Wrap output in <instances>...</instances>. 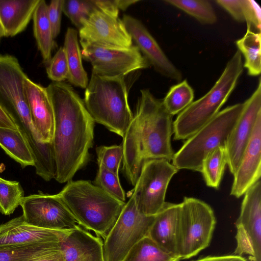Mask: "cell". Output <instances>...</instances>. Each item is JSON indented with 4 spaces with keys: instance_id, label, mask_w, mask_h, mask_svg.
<instances>
[{
    "instance_id": "cell-38",
    "label": "cell",
    "mask_w": 261,
    "mask_h": 261,
    "mask_svg": "<svg viewBox=\"0 0 261 261\" xmlns=\"http://www.w3.org/2000/svg\"><path fill=\"white\" fill-rule=\"evenodd\" d=\"M63 3L64 0H53L48 5V17L54 39H55L60 32Z\"/></svg>"
},
{
    "instance_id": "cell-37",
    "label": "cell",
    "mask_w": 261,
    "mask_h": 261,
    "mask_svg": "<svg viewBox=\"0 0 261 261\" xmlns=\"http://www.w3.org/2000/svg\"><path fill=\"white\" fill-rule=\"evenodd\" d=\"M236 21H245L246 0H217L215 1Z\"/></svg>"
},
{
    "instance_id": "cell-16",
    "label": "cell",
    "mask_w": 261,
    "mask_h": 261,
    "mask_svg": "<svg viewBox=\"0 0 261 261\" xmlns=\"http://www.w3.org/2000/svg\"><path fill=\"white\" fill-rule=\"evenodd\" d=\"M122 20L135 45L155 70L167 78L180 82L181 72L169 59L145 25L129 15H124Z\"/></svg>"
},
{
    "instance_id": "cell-11",
    "label": "cell",
    "mask_w": 261,
    "mask_h": 261,
    "mask_svg": "<svg viewBox=\"0 0 261 261\" xmlns=\"http://www.w3.org/2000/svg\"><path fill=\"white\" fill-rule=\"evenodd\" d=\"M82 57L91 63L92 72L105 77L124 76L150 65L133 45L127 48H112L81 43Z\"/></svg>"
},
{
    "instance_id": "cell-33",
    "label": "cell",
    "mask_w": 261,
    "mask_h": 261,
    "mask_svg": "<svg viewBox=\"0 0 261 261\" xmlns=\"http://www.w3.org/2000/svg\"><path fill=\"white\" fill-rule=\"evenodd\" d=\"M98 170L93 184L116 199L125 202V193L117 175L97 162Z\"/></svg>"
},
{
    "instance_id": "cell-40",
    "label": "cell",
    "mask_w": 261,
    "mask_h": 261,
    "mask_svg": "<svg viewBox=\"0 0 261 261\" xmlns=\"http://www.w3.org/2000/svg\"><path fill=\"white\" fill-rule=\"evenodd\" d=\"M96 8L107 13L118 16L119 9L117 0H93Z\"/></svg>"
},
{
    "instance_id": "cell-1",
    "label": "cell",
    "mask_w": 261,
    "mask_h": 261,
    "mask_svg": "<svg viewBox=\"0 0 261 261\" xmlns=\"http://www.w3.org/2000/svg\"><path fill=\"white\" fill-rule=\"evenodd\" d=\"M55 119L53 146L59 183L71 180L90 160L95 121L84 100L64 82H52L46 88Z\"/></svg>"
},
{
    "instance_id": "cell-27",
    "label": "cell",
    "mask_w": 261,
    "mask_h": 261,
    "mask_svg": "<svg viewBox=\"0 0 261 261\" xmlns=\"http://www.w3.org/2000/svg\"><path fill=\"white\" fill-rule=\"evenodd\" d=\"M60 249V243L33 244L0 248V261H31Z\"/></svg>"
},
{
    "instance_id": "cell-36",
    "label": "cell",
    "mask_w": 261,
    "mask_h": 261,
    "mask_svg": "<svg viewBox=\"0 0 261 261\" xmlns=\"http://www.w3.org/2000/svg\"><path fill=\"white\" fill-rule=\"evenodd\" d=\"M46 72L54 82H62L68 77V68L63 47H61L47 63Z\"/></svg>"
},
{
    "instance_id": "cell-23",
    "label": "cell",
    "mask_w": 261,
    "mask_h": 261,
    "mask_svg": "<svg viewBox=\"0 0 261 261\" xmlns=\"http://www.w3.org/2000/svg\"><path fill=\"white\" fill-rule=\"evenodd\" d=\"M77 31L68 28L64 46L68 68V81L73 85L86 88L89 83L87 73L82 64V57L77 38Z\"/></svg>"
},
{
    "instance_id": "cell-10",
    "label": "cell",
    "mask_w": 261,
    "mask_h": 261,
    "mask_svg": "<svg viewBox=\"0 0 261 261\" xmlns=\"http://www.w3.org/2000/svg\"><path fill=\"white\" fill-rule=\"evenodd\" d=\"M177 171L164 159L149 160L143 164L132 193L140 213L155 216L161 210L169 184Z\"/></svg>"
},
{
    "instance_id": "cell-25",
    "label": "cell",
    "mask_w": 261,
    "mask_h": 261,
    "mask_svg": "<svg viewBox=\"0 0 261 261\" xmlns=\"http://www.w3.org/2000/svg\"><path fill=\"white\" fill-rule=\"evenodd\" d=\"M48 5L44 0H40L33 16L34 35L37 46L44 62L48 63L51 58L54 47V39L48 17Z\"/></svg>"
},
{
    "instance_id": "cell-19",
    "label": "cell",
    "mask_w": 261,
    "mask_h": 261,
    "mask_svg": "<svg viewBox=\"0 0 261 261\" xmlns=\"http://www.w3.org/2000/svg\"><path fill=\"white\" fill-rule=\"evenodd\" d=\"M25 97L34 125L43 143H52L55 128L53 108L46 88L27 76L24 82Z\"/></svg>"
},
{
    "instance_id": "cell-39",
    "label": "cell",
    "mask_w": 261,
    "mask_h": 261,
    "mask_svg": "<svg viewBox=\"0 0 261 261\" xmlns=\"http://www.w3.org/2000/svg\"><path fill=\"white\" fill-rule=\"evenodd\" d=\"M247 29L254 32H260L261 10L259 5L252 0H247V12L246 18Z\"/></svg>"
},
{
    "instance_id": "cell-20",
    "label": "cell",
    "mask_w": 261,
    "mask_h": 261,
    "mask_svg": "<svg viewBox=\"0 0 261 261\" xmlns=\"http://www.w3.org/2000/svg\"><path fill=\"white\" fill-rule=\"evenodd\" d=\"M103 242L79 225L60 243L64 261H104Z\"/></svg>"
},
{
    "instance_id": "cell-45",
    "label": "cell",
    "mask_w": 261,
    "mask_h": 261,
    "mask_svg": "<svg viewBox=\"0 0 261 261\" xmlns=\"http://www.w3.org/2000/svg\"><path fill=\"white\" fill-rule=\"evenodd\" d=\"M4 36V32H3V29L2 28V26L0 24V39Z\"/></svg>"
},
{
    "instance_id": "cell-44",
    "label": "cell",
    "mask_w": 261,
    "mask_h": 261,
    "mask_svg": "<svg viewBox=\"0 0 261 261\" xmlns=\"http://www.w3.org/2000/svg\"><path fill=\"white\" fill-rule=\"evenodd\" d=\"M119 9L125 10L130 5L139 2L138 0H117Z\"/></svg>"
},
{
    "instance_id": "cell-9",
    "label": "cell",
    "mask_w": 261,
    "mask_h": 261,
    "mask_svg": "<svg viewBox=\"0 0 261 261\" xmlns=\"http://www.w3.org/2000/svg\"><path fill=\"white\" fill-rule=\"evenodd\" d=\"M27 77L16 57L0 54V106L30 135L36 128L25 97L24 82Z\"/></svg>"
},
{
    "instance_id": "cell-8",
    "label": "cell",
    "mask_w": 261,
    "mask_h": 261,
    "mask_svg": "<svg viewBox=\"0 0 261 261\" xmlns=\"http://www.w3.org/2000/svg\"><path fill=\"white\" fill-rule=\"evenodd\" d=\"M154 217L144 215L138 211L132 193L104 239V261H122L139 241L148 236Z\"/></svg>"
},
{
    "instance_id": "cell-2",
    "label": "cell",
    "mask_w": 261,
    "mask_h": 261,
    "mask_svg": "<svg viewBox=\"0 0 261 261\" xmlns=\"http://www.w3.org/2000/svg\"><path fill=\"white\" fill-rule=\"evenodd\" d=\"M172 118L165 110L162 99L155 97L149 89L140 90L133 119L121 143L122 170L132 185L135 186L145 161L172 160Z\"/></svg>"
},
{
    "instance_id": "cell-29",
    "label": "cell",
    "mask_w": 261,
    "mask_h": 261,
    "mask_svg": "<svg viewBox=\"0 0 261 261\" xmlns=\"http://www.w3.org/2000/svg\"><path fill=\"white\" fill-rule=\"evenodd\" d=\"M177 257L162 250L148 236L139 241L122 261H179Z\"/></svg>"
},
{
    "instance_id": "cell-22",
    "label": "cell",
    "mask_w": 261,
    "mask_h": 261,
    "mask_svg": "<svg viewBox=\"0 0 261 261\" xmlns=\"http://www.w3.org/2000/svg\"><path fill=\"white\" fill-rule=\"evenodd\" d=\"M40 0H0V24L4 36L22 32L33 18Z\"/></svg>"
},
{
    "instance_id": "cell-41",
    "label": "cell",
    "mask_w": 261,
    "mask_h": 261,
    "mask_svg": "<svg viewBox=\"0 0 261 261\" xmlns=\"http://www.w3.org/2000/svg\"><path fill=\"white\" fill-rule=\"evenodd\" d=\"M0 127L19 129L15 120L0 106Z\"/></svg>"
},
{
    "instance_id": "cell-7",
    "label": "cell",
    "mask_w": 261,
    "mask_h": 261,
    "mask_svg": "<svg viewBox=\"0 0 261 261\" xmlns=\"http://www.w3.org/2000/svg\"><path fill=\"white\" fill-rule=\"evenodd\" d=\"M180 205L175 241L176 255L183 259L209 246L216 220L212 207L200 199L185 197Z\"/></svg>"
},
{
    "instance_id": "cell-13",
    "label": "cell",
    "mask_w": 261,
    "mask_h": 261,
    "mask_svg": "<svg viewBox=\"0 0 261 261\" xmlns=\"http://www.w3.org/2000/svg\"><path fill=\"white\" fill-rule=\"evenodd\" d=\"M20 206L25 222L35 227L72 230L79 225L59 194L40 193L24 197Z\"/></svg>"
},
{
    "instance_id": "cell-5",
    "label": "cell",
    "mask_w": 261,
    "mask_h": 261,
    "mask_svg": "<svg viewBox=\"0 0 261 261\" xmlns=\"http://www.w3.org/2000/svg\"><path fill=\"white\" fill-rule=\"evenodd\" d=\"M243 71L242 56L238 49L209 91L178 114L173 122L174 140L188 139L215 117L234 89Z\"/></svg>"
},
{
    "instance_id": "cell-43",
    "label": "cell",
    "mask_w": 261,
    "mask_h": 261,
    "mask_svg": "<svg viewBox=\"0 0 261 261\" xmlns=\"http://www.w3.org/2000/svg\"><path fill=\"white\" fill-rule=\"evenodd\" d=\"M31 261H64L61 249L44 255Z\"/></svg>"
},
{
    "instance_id": "cell-14",
    "label": "cell",
    "mask_w": 261,
    "mask_h": 261,
    "mask_svg": "<svg viewBox=\"0 0 261 261\" xmlns=\"http://www.w3.org/2000/svg\"><path fill=\"white\" fill-rule=\"evenodd\" d=\"M79 36L80 43L107 48H127L133 45L122 20L97 8L83 22Z\"/></svg>"
},
{
    "instance_id": "cell-4",
    "label": "cell",
    "mask_w": 261,
    "mask_h": 261,
    "mask_svg": "<svg viewBox=\"0 0 261 261\" xmlns=\"http://www.w3.org/2000/svg\"><path fill=\"white\" fill-rule=\"evenodd\" d=\"M84 102L95 122L124 136L133 118L124 76L105 77L92 72Z\"/></svg>"
},
{
    "instance_id": "cell-6",
    "label": "cell",
    "mask_w": 261,
    "mask_h": 261,
    "mask_svg": "<svg viewBox=\"0 0 261 261\" xmlns=\"http://www.w3.org/2000/svg\"><path fill=\"white\" fill-rule=\"evenodd\" d=\"M244 106V102L228 106L187 139L174 153L172 165L176 169L200 172L203 160L211 152L225 146Z\"/></svg>"
},
{
    "instance_id": "cell-35",
    "label": "cell",
    "mask_w": 261,
    "mask_h": 261,
    "mask_svg": "<svg viewBox=\"0 0 261 261\" xmlns=\"http://www.w3.org/2000/svg\"><path fill=\"white\" fill-rule=\"evenodd\" d=\"M96 153L98 162L102 164L108 170L118 175L123 155L121 144L98 146L96 148Z\"/></svg>"
},
{
    "instance_id": "cell-3",
    "label": "cell",
    "mask_w": 261,
    "mask_h": 261,
    "mask_svg": "<svg viewBox=\"0 0 261 261\" xmlns=\"http://www.w3.org/2000/svg\"><path fill=\"white\" fill-rule=\"evenodd\" d=\"M58 194L77 224L103 240L125 204L87 180L71 179Z\"/></svg>"
},
{
    "instance_id": "cell-32",
    "label": "cell",
    "mask_w": 261,
    "mask_h": 261,
    "mask_svg": "<svg viewBox=\"0 0 261 261\" xmlns=\"http://www.w3.org/2000/svg\"><path fill=\"white\" fill-rule=\"evenodd\" d=\"M24 192L16 181H10L0 177V212L9 215L20 205Z\"/></svg>"
},
{
    "instance_id": "cell-42",
    "label": "cell",
    "mask_w": 261,
    "mask_h": 261,
    "mask_svg": "<svg viewBox=\"0 0 261 261\" xmlns=\"http://www.w3.org/2000/svg\"><path fill=\"white\" fill-rule=\"evenodd\" d=\"M193 261H247V259L238 255H227L222 256H208Z\"/></svg>"
},
{
    "instance_id": "cell-28",
    "label": "cell",
    "mask_w": 261,
    "mask_h": 261,
    "mask_svg": "<svg viewBox=\"0 0 261 261\" xmlns=\"http://www.w3.org/2000/svg\"><path fill=\"white\" fill-rule=\"evenodd\" d=\"M227 164L225 146H220L206 155L202 162L200 172L208 187L218 189Z\"/></svg>"
},
{
    "instance_id": "cell-31",
    "label": "cell",
    "mask_w": 261,
    "mask_h": 261,
    "mask_svg": "<svg viewBox=\"0 0 261 261\" xmlns=\"http://www.w3.org/2000/svg\"><path fill=\"white\" fill-rule=\"evenodd\" d=\"M164 2L189 14L204 24H213L217 21L216 12L206 0H166Z\"/></svg>"
},
{
    "instance_id": "cell-30",
    "label": "cell",
    "mask_w": 261,
    "mask_h": 261,
    "mask_svg": "<svg viewBox=\"0 0 261 261\" xmlns=\"http://www.w3.org/2000/svg\"><path fill=\"white\" fill-rule=\"evenodd\" d=\"M194 98V90L185 80L170 87L162 103L165 110L173 116L188 107Z\"/></svg>"
},
{
    "instance_id": "cell-26",
    "label": "cell",
    "mask_w": 261,
    "mask_h": 261,
    "mask_svg": "<svg viewBox=\"0 0 261 261\" xmlns=\"http://www.w3.org/2000/svg\"><path fill=\"white\" fill-rule=\"evenodd\" d=\"M260 32H254L247 29L242 38L236 40V44L245 62L243 67L250 76H257L261 72Z\"/></svg>"
},
{
    "instance_id": "cell-15",
    "label": "cell",
    "mask_w": 261,
    "mask_h": 261,
    "mask_svg": "<svg viewBox=\"0 0 261 261\" xmlns=\"http://www.w3.org/2000/svg\"><path fill=\"white\" fill-rule=\"evenodd\" d=\"M242 112L225 145L227 164L230 173H235L261 115V79L257 88L245 102Z\"/></svg>"
},
{
    "instance_id": "cell-34",
    "label": "cell",
    "mask_w": 261,
    "mask_h": 261,
    "mask_svg": "<svg viewBox=\"0 0 261 261\" xmlns=\"http://www.w3.org/2000/svg\"><path fill=\"white\" fill-rule=\"evenodd\" d=\"M96 8L93 0H64L63 12L79 30Z\"/></svg>"
},
{
    "instance_id": "cell-24",
    "label": "cell",
    "mask_w": 261,
    "mask_h": 261,
    "mask_svg": "<svg viewBox=\"0 0 261 261\" xmlns=\"http://www.w3.org/2000/svg\"><path fill=\"white\" fill-rule=\"evenodd\" d=\"M0 146L22 168L35 166L32 151L20 129L0 127Z\"/></svg>"
},
{
    "instance_id": "cell-12",
    "label": "cell",
    "mask_w": 261,
    "mask_h": 261,
    "mask_svg": "<svg viewBox=\"0 0 261 261\" xmlns=\"http://www.w3.org/2000/svg\"><path fill=\"white\" fill-rule=\"evenodd\" d=\"M236 226L237 247L234 254L249 255L261 261V184L260 180L244 194Z\"/></svg>"
},
{
    "instance_id": "cell-17",
    "label": "cell",
    "mask_w": 261,
    "mask_h": 261,
    "mask_svg": "<svg viewBox=\"0 0 261 261\" xmlns=\"http://www.w3.org/2000/svg\"><path fill=\"white\" fill-rule=\"evenodd\" d=\"M71 230H52L28 224L23 216L0 224V248L46 243H61Z\"/></svg>"
},
{
    "instance_id": "cell-21",
    "label": "cell",
    "mask_w": 261,
    "mask_h": 261,
    "mask_svg": "<svg viewBox=\"0 0 261 261\" xmlns=\"http://www.w3.org/2000/svg\"><path fill=\"white\" fill-rule=\"evenodd\" d=\"M180 206V203L165 202L155 215L148 236L162 250L175 256L176 228Z\"/></svg>"
},
{
    "instance_id": "cell-18",
    "label": "cell",
    "mask_w": 261,
    "mask_h": 261,
    "mask_svg": "<svg viewBox=\"0 0 261 261\" xmlns=\"http://www.w3.org/2000/svg\"><path fill=\"white\" fill-rule=\"evenodd\" d=\"M261 174V115L233 175L230 195L239 198L256 182Z\"/></svg>"
}]
</instances>
